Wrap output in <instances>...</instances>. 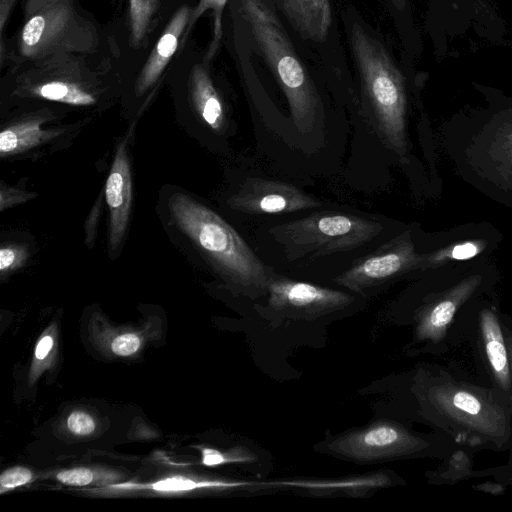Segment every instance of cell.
Listing matches in <instances>:
<instances>
[{
    "label": "cell",
    "instance_id": "obj_10",
    "mask_svg": "<svg viewBox=\"0 0 512 512\" xmlns=\"http://www.w3.org/2000/svg\"><path fill=\"white\" fill-rule=\"evenodd\" d=\"M418 446V439L397 424L379 421L333 437L326 449L349 460L373 462L406 455Z\"/></svg>",
    "mask_w": 512,
    "mask_h": 512
},
{
    "label": "cell",
    "instance_id": "obj_6",
    "mask_svg": "<svg viewBox=\"0 0 512 512\" xmlns=\"http://www.w3.org/2000/svg\"><path fill=\"white\" fill-rule=\"evenodd\" d=\"M382 229L380 223L352 214L320 212L281 224L270 233L286 255L295 260L354 250L374 239Z\"/></svg>",
    "mask_w": 512,
    "mask_h": 512
},
{
    "label": "cell",
    "instance_id": "obj_9",
    "mask_svg": "<svg viewBox=\"0 0 512 512\" xmlns=\"http://www.w3.org/2000/svg\"><path fill=\"white\" fill-rule=\"evenodd\" d=\"M198 0H179L153 40L146 55L122 86L121 99L131 108L142 110L166 81L169 67L190 39L186 30Z\"/></svg>",
    "mask_w": 512,
    "mask_h": 512
},
{
    "label": "cell",
    "instance_id": "obj_15",
    "mask_svg": "<svg viewBox=\"0 0 512 512\" xmlns=\"http://www.w3.org/2000/svg\"><path fill=\"white\" fill-rule=\"evenodd\" d=\"M289 23L305 39L322 42L332 21L330 0H276Z\"/></svg>",
    "mask_w": 512,
    "mask_h": 512
},
{
    "label": "cell",
    "instance_id": "obj_7",
    "mask_svg": "<svg viewBox=\"0 0 512 512\" xmlns=\"http://www.w3.org/2000/svg\"><path fill=\"white\" fill-rule=\"evenodd\" d=\"M211 62L192 37L173 59L165 83L176 101L213 131L224 128L227 111L212 75Z\"/></svg>",
    "mask_w": 512,
    "mask_h": 512
},
{
    "label": "cell",
    "instance_id": "obj_14",
    "mask_svg": "<svg viewBox=\"0 0 512 512\" xmlns=\"http://www.w3.org/2000/svg\"><path fill=\"white\" fill-rule=\"evenodd\" d=\"M105 199L109 210V246L114 251L125 236L132 204V178L126 141L116 149L106 180Z\"/></svg>",
    "mask_w": 512,
    "mask_h": 512
},
{
    "label": "cell",
    "instance_id": "obj_27",
    "mask_svg": "<svg viewBox=\"0 0 512 512\" xmlns=\"http://www.w3.org/2000/svg\"><path fill=\"white\" fill-rule=\"evenodd\" d=\"M139 347L140 339L133 333L118 335L111 343L112 352L119 356L132 355Z\"/></svg>",
    "mask_w": 512,
    "mask_h": 512
},
{
    "label": "cell",
    "instance_id": "obj_19",
    "mask_svg": "<svg viewBox=\"0 0 512 512\" xmlns=\"http://www.w3.org/2000/svg\"><path fill=\"white\" fill-rule=\"evenodd\" d=\"M253 485L245 481H223V480H195L183 476H173L158 480L151 484L130 485V487H142L157 492L174 493L184 492L202 488H236Z\"/></svg>",
    "mask_w": 512,
    "mask_h": 512
},
{
    "label": "cell",
    "instance_id": "obj_2",
    "mask_svg": "<svg viewBox=\"0 0 512 512\" xmlns=\"http://www.w3.org/2000/svg\"><path fill=\"white\" fill-rule=\"evenodd\" d=\"M18 30L0 45V68L63 52L110 47L105 25L79 0H23Z\"/></svg>",
    "mask_w": 512,
    "mask_h": 512
},
{
    "label": "cell",
    "instance_id": "obj_20",
    "mask_svg": "<svg viewBox=\"0 0 512 512\" xmlns=\"http://www.w3.org/2000/svg\"><path fill=\"white\" fill-rule=\"evenodd\" d=\"M202 464L205 466H218L229 463H251L257 456L249 449L236 447L228 452H221L213 448H202Z\"/></svg>",
    "mask_w": 512,
    "mask_h": 512
},
{
    "label": "cell",
    "instance_id": "obj_1",
    "mask_svg": "<svg viewBox=\"0 0 512 512\" xmlns=\"http://www.w3.org/2000/svg\"><path fill=\"white\" fill-rule=\"evenodd\" d=\"M122 80L113 45L97 52H63L2 70L1 96L11 105L56 104L105 108L121 97Z\"/></svg>",
    "mask_w": 512,
    "mask_h": 512
},
{
    "label": "cell",
    "instance_id": "obj_18",
    "mask_svg": "<svg viewBox=\"0 0 512 512\" xmlns=\"http://www.w3.org/2000/svg\"><path fill=\"white\" fill-rule=\"evenodd\" d=\"M229 0H198L193 8L189 24L186 30V37L191 38L197 21L207 11L212 16V37L205 49L208 60L213 61L223 41V18L224 11Z\"/></svg>",
    "mask_w": 512,
    "mask_h": 512
},
{
    "label": "cell",
    "instance_id": "obj_11",
    "mask_svg": "<svg viewBox=\"0 0 512 512\" xmlns=\"http://www.w3.org/2000/svg\"><path fill=\"white\" fill-rule=\"evenodd\" d=\"M268 306L277 314L300 319H314L342 310L354 298L339 290L320 287L271 274Z\"/></svg>",
    "mask_w": 512,
    "mask_h": 512
},
{
    "label": "cell",
    "instance_id": "obj_4",
    "mask_svg": "<svg viewBox=\"0 0 512 512\" xmlns=\"http://www.w3.org/2000/svg\"><path fill=\"white\" fill-rule=\"evenodd\" d=\"M238 11L287 98L293 123L300 132H310L320 98L279 18L266 0H239Z\"/></svg>",
    "mask_w": 512,
    "mask_h": 512
},
{
    "label": "cell",
    "instance_id": "obj_3",
    "mask_svg": "<svg viewBox=\"0 0 512 512\" xmlns=\"http://www.w3.org/2000/svg\"><path fill=\"white\" fill-rule=\"evenodd\" d=\"M177 226L217 271L249 297L267 292L271 272L222 217L186 194L170 200Z\"/></svg>",
    "mask_w": 512,
    "mask_h": 512
},
{
    "label": "cell",
    "instance_id": "obj_33",
    "mask_svg": "<svg viewBox=\"0 0 512 512\" xmlns=\"http://www.w3.org/2000/svg\"><path fill=\"white\" fill-rule=\"evenodd\" d=\"M176 1H178V0H166V2H167V4H168V5H172V4H174Z\"/></svg>",
    "mask_w": 512,
    "mask_h": 512
},
{
    "label": "cell",
    "instance_id": "obj_21",
    "mask_svg": "<svg viewBox=\"0 0 512 512\" xmlns=\"http://www.w3.org/2000/svg\"><path fill=\"white\" fill-rule=\"evenodd\" d=\"M456 305L451 300H445L437 304L424 319L420 331L424 335L432 331L444 328L453 318Z\"/></svg>",
    "mask_w": 512,
    "mask_h": 512
},
{
    "label": "cell",
    "instance_id": "obj_28",
    "mask_svg": "<svg viewBox=\"0 0 512 512\" xmlns=\"http://www.w3.org/2000/svg\"><path fill=\"white\" fill-rule=\"evenodd\" d=\"M1 210L3 211L5 208L11 207L15 204L26 201L32 197L31 193H26L23 191L11 189V188H1Z\"/></svg>",
    "mask_w": 512,
    "mask_h": 512
},
{
    "label": "cell",
    "instance_id": "obj_12",
    "mask_svg": "<svg viewBox=\"0 0 512 512\" xmlns=\"http://www.w3.org/2000/svg\"><path fill=\"white\" fill-rule=\"evenodd\" d=\"M228 204L247 214L291 213L322 205L317 198L293 185L263 178L247 179Z\"/></svg>",
    "mask_w": 512,
    "mask_h": 512
},
{
    "label": "cell",
    "instance_id": "obj_30",
    "mask_svg": "<svg viewBox=\"0 0 512 512\" xmlns=\"http://www.w3.org/2000/svg\"><path fill=\"white\" fill-rule=\"evenodd\" d=\"M478 253V247L474 243H464L457 245L453 248L451 252V256L454 259H468L473 257Z\"/></svg>",
    "mask_w": 512,
    "mask_h": 512
},
{
    "label": "cell",
    "instance_id": "obj_32",
    "mask_svg": "<svg viewBox=\"0 0 512 512\" xmlns=\"http://www.w3.org/2000/svg\"><path fill=\"white\" fill-rule=\"evenodd\" d=\"M395 6L402 8L404 6V0H391Z\"/></svg>",
    "mask_w": 512,
    "mask_h": 512
},
{
    "label": "cell",
    "instance_id": "obj_26",
    "mask_svg": "<svg viewBox=\"0 0 512 512\" xmlns=\"http://www.w3.org/2000/svg\"><path fill=\"white\" fill-rule=\"evenodd\" d=\"M67 427L72 433L84 436L94 432L96 424L89 414L74 411L67 418Z\"/></svg>",
    "mask_w": 512,
    "mask_h": 512
},
{
    "label": "cell",
    "instance_id": "obj_23",
    "mask_svg": "<svg viewBox=\"0 0 512 512\" xmlns=\"http://www.w3.org/2000/svg\"><path fill=\"white\" fill-rule=\"evenodd\" d=\"M33 480L30 469L22 466L5 470L0 476L1 493L25 485Z\"/></svg>",
    "mask_w": 512,
    "mask_h": 512
},
{
    "label": "cell",
    "instance_id": "obj_16",
    "mask_svg": "<svg viewBox=\"0 0 512 512\" xmlns=\"http://www.w3.org/2000/svg\"><path fill=\"white\" fill-rule=\"evenodd\" d=\"M34 106V110L1 131L0 154L2 157L31 149L48 137L49 133L41 130V123L52 114L51 106L50 104Z\"/></svg>",
    "mask_w": 512,
    "mask_h": 512
},
{
    "label": "cell",
    "instance_id": "obj_22",
    "mask_svg": "<svg viewBox=\"0 0 512 512\" xmlns=\"http://www.w3.org/2000/svg\"><path fill=\"white\" fill-rule=\"evenodd\" d=\"M27 259V250L19 244H3L0 248V271L4 275L21 267Z\"/></svg>",
    "mask_w": 512,
    "mask_h": 512
},
{
    "label": "cell",
    "instance_id": "obj_29",
    "mask_svg": "<svg viewBox=\"0 0 512 512\" xmlns=\"http://www.w3.org/2000/svg\"><path fill=\"white\" fill-rule=\"evenodd\" d=\"M18 0H0V45L6 40L5 29Z\"/></svg>",
    "mask_w": 512,
    "mask_h": 512
},
{
    "label": "cell",
    "instance_id": "obj_25",
    "mask_svg": "<svg viewBox=\"0 0 512 512\" xmlns=\"http://www.w3.org/2000/svg\"><path fill=\"white\" fill-rule=\"evenodd\" d=\"M455 410L468 415L477 416L482 411L480 400L466 391H458L452 397Z\"/></svg>",
    "mask_w": 512,
    "mask_h": 512
},
{
    "label": "cell",
    "instance_id": "obj_24",
    "mask_svg": "<svg viewBox=\"0 0 512 512\" xmlns=\"http://www.w3.org/2000/svg\"><path fill=\"white\" fill-rule=\"evenodd\" d=\"M59 482L71 486H86L94 481V473L85 467L62 470L57 473Z\"/></svg>",
    "mask_w": 512,
    "mask_h": 512
},
{
    "label": "cell",
    "instance_id": "obj_17",
    "mask_svg": "<svg viewBox=\"0 0 512 512\" xmlns=\"http://www.w3.org/2000/svg\"><path fill=\"white\" fill-rule=\"evenodd\" d=\"M481 327L488 360L499 381L508 385L510 379L508 357L497 318L490 311H484L481 315Z\"/></svg>",
    "mask_w": 512,
    "mask_h": 512
},
{
    "label": "cell",
    "instance_id": "obj_5",
    "mask_svg": "<svg viewBox=\"0 0 512 512\" xmlns=\"http://www.w3.org/2000/svg\"><path fill=\"white\" fill-rule=\"evenodd\" d=\"M350 43L374 125L380 137L400 153L405 150L403 77L381 43L358 24L352 27Z\"/></svg>",
    "mask_w": 512,
    "mask_h": 512
},
{
    "label": "cell",
    "instance_id": "obj_31",
    "mask_svg": "<svg viewBox=\"0 0 512 512\" xmlns=\"http://www.w3.org/2000/svg\"><path fill=\"white\" fill-rule=\"evenodd\" d=\"M53 343V338L50 335L42 337L35 348V357L39 360L44 359L52 349Z\"/></svg>",
    "mask_w": 512,
    "mask_h": 512
},
{
    "label": "cell",
    "instance_id": "obj_13",
    "mask_svg": "<svg viewBox=\"0 0 512 512\" xmlns=\"http://www.w3.org/2000/svg\"><path fill=\"white\" fill-rule=\"evenodd\" d=\"M416 261L410 242L393 239L375 252L355 262L335 282L353 292L376 288L399 275Z\"/></svg>",
    "mask_w": 512,
    "mask_h": 512
},
{
    "label": "cell",
    "instance_id": "obj_8",
    "mask_svg": "<svg viewBox=\"0 0 512 512\" xmlns=\"http://www.w3.org/2000/svg\"><path fill=\"white\" fill-rule=\"evenodd\" d=\"M178 1L168 5L166 0H110L113 13L104 25L118 55L122 86L146 55Z\"/></svg>",
    "mask_w": 512,
    "mask_h": 512
}]
</instances>
